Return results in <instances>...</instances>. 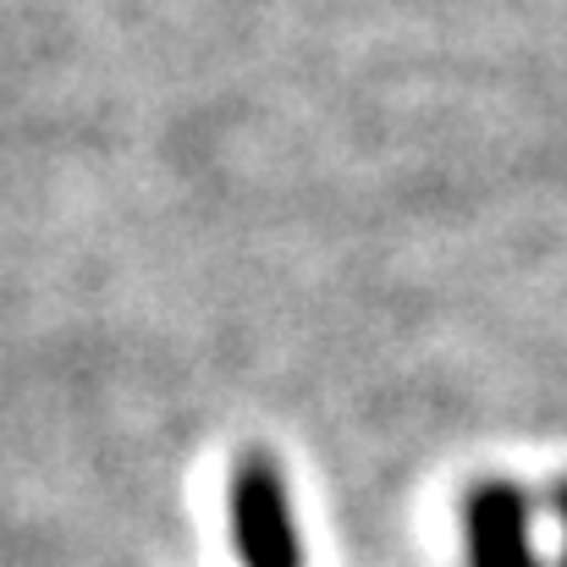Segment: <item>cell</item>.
I'll return each mask as SVG.
<instances>
[{
	"mask_svg": "<svg viewBox=\"0 0 567 567\" xmlns=\"http://www.w3.org/2000/svg\"><path fill=\"white\" fill-rule=\"evenodd\" d=\"M231 535H237L243 567H303L287 491L265 457H243V468L231 480Z\"/></svg>",
	"mask_w": 567,
	"mask_h": 567,
	"instance_id": "cell-1",
	"label": "cell"
},
{
	"mask_svg": "<svg viewBox=\"0 0 567 567\" xmlns=\"http://www.w3.org/2000/svg\"><path fill=\"white\" fill-rule=\"evenodd\" d=\"M468 551L474 567H540L535 563V540H529V502L513 485H485L474 491L468 513Z\"/></svg>",
	"mask_w": 567,
	"mask_h": 567,
	"instance_id": "cell-2",
	"label": "cell"
},
{
	"mask_svg": "<svg viewBox=\"0 0 567 567\" xmlns=\"http://www.w3.org/2000/svg\"><path fill=\"white\" fill-rule=\"evenodd\" d=\"M557 502H563V524H567V485H563V496H557ZM567 567V563H563Z\"/></svg>",
	"mask_w": 567,
	"mask_h": 567,
	"instance_id": "cell-3",
	"label": "cell"
}]
</instances>
